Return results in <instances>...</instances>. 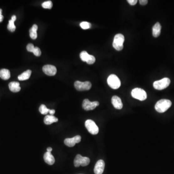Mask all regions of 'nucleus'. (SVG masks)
Segmentation results:
<instances>
[{"mask_svg":"<svg viewBox=\"0 0 174 174\" xmlns=\"http://www.w3.org/2000/svg\"><path fill=\"white\" fill-rule=\"evenodd\" d=\"M58 121V119L55 117L53 115H47L45 116L44 118L45 124L46 125L51 124L54 123H56Z\"/></svg>","mask_w":174,"mask_h":174,"instance_id":"obj_16","label":"nucleus"},{"mask_svg":"<svg viewBox=\"0 0 174 174\" xmlns=\"http://www.w3.org/2000/svg\"><path fill=\"white\" fill-rule=\"evenodd\" d=\"M52 150V149L51 147H49V148H47V152H51Z\"/></svg>","mask_w":174,"mask_h":174,"instance_id":"obj_33","label":"nucleus"},{"mask_svg":"<svg viewBox=\"0 0 174 174\" xmlns=\"http://www.w3.org/2000/svg\"><path fill=\"white\" fill-rule=\"evenodd\" d=\"M3 16L2 15H0V22H1L3 20Z\"/></svg>","mask_w":174,"mask_h":174,"instance_id":"obj_34","label":"nucleus"},{"mask_svg":"<svg viewBox=\"0 0 174 174\" xmlns=\"http://www.w3.org/2000/svg\"><path fill=\"white\" fill-rule=\"evenodd\" d=\"M20 84L18 82H11L9 84V88L12 92H18L21 90Z\"/></svg>","mask_w":174,"mask_h":174,"instance_id":"obj_15","label":"nucleus"},{"mask_svg":"<svg viewBox=\"0 0 174 174\" xmlns=\"http://www.w3.org/2000/svg\"><path fill=\"white\" fill-rule=\"evenodd\" d=\"M105 163L102 160L97 161L94 167V172L95 174H102L104 171Z\"/></svg>","mask_w":174,"mask_h":174,"instance_id":"obj_12","label":"nucleus"},{"mask_svg":"<svg viewBox=\"0 0 174 174\" xmlns=\"http://www.w3.org/2000/svg\"><path fill=\"white\" fill-rule=\"evenodd\" d=\"M44 159L46 164L50 166L53 165L55 161L54 156L52 155L51 152H45L44 155Z\"/></svg>","mask_w":174,"mask_h":174,"instance_id":"obj_14","label":"nucleus"},{"mask_svg":"<svg viewBox=\"0 0 174 174\" xmlns=\"http://www.w3.org/2000/svg\"><path fill=\"white\" fill-rule=\"evenodd\" d=\"M170 82H171V81L169 78L165 77L161 80L155 81L153 83V87L156 90H164L169 86Z\"/></svg>","mask_w":174,"mask_h":174,"instance_id":"obj_4","label":"nucleus"},{"mask_svg":"<svg viewBox=\"0 0 174 174\" xmlns=\"http://www.w3.org/2000/svg\"><path fill=\"white\" fill-rule=\"evenodd\" d=\"M172 105L171 101L167 99H161L156 103L155 109L159 113H164L167 111Z\"/></svg>","mask_w":174,"mask_h":174,"instance_id":"obj_1","label":"nucleus"},{"mask_svg":"<svg viewBox=\"0 0 174 174\" xmlns=\"http://www.w3.org/2000/svg\"><path fill=\"white\" fill-rule=\"evenodd\" d=\"M108 83L110 88L114 90L119 89L121 85L120 79L115 75H110L108 78Z\"/></svg>","mask_w":174,"mask_h":174,"instance_id":"obj_5","label":"nucleus"},{"mask_svg":"<svg viewBox=\"0 0 174 174\" xmlns=\"http://www.w3.org/2000/svg\"><path fill=\"white\" fill-rule=\"evenodd\" d=\"M2 10L0 9V15H2Z\"/></svg>","mask_w":174,"mask_h":174,"instance_id":"obj_35","label":"nucleus"},{"mask_svg":"<svg viewBox=\"0 0 174 174\" xmlns=\"http://www.w3.org/2000/svg\"><path fill=\"white\" fill-rule=\"evenodd\" d=\"M128 3L131 5H134L137 3V0H128Z\"/></svg>","mask_w":174,"mask_h":174,"instance_id":"obj_29","label":"nucleus"},{"mask_svg":"<svg viewBox=\"0 0 174 174\" xmlns=\"http://www.w3.org/2000/svg\"><path fill=\"white\" fill-rule=\"evenodd\" d=\"M55 113V110L54 109H50V111H49V113H50V115H53Z\"/></svg>","mask_w":174,"mask_h":174,"instance_id":"obj_31","label":"nucleus"},{"mask_svg":"<svg viewBox=\"0 0 174 174\" xmlns=\"http://www.w3.org/2000/svg\"><path fill=\"white\" fill-rule=\"evenodd\" d=\"M74 86L75 88L77 91H88L90 90L92 87V83L89 81L81 82V81H76L74 83Z\"/></svg>","mask_w":174,"mask_h":174,"instance_id":"obj_8","label":"nucleus"},{"mask_svg":"<svg viewBox=\"0 0 174 174\" xmlns=\"http://www.w3.org/2000/svg\"><path fill=\"white\" fill-rule=\"evenodd\" d=\"M16 27L14 24V21L11 19L9 21L8 24V29L9 31L11 32H14L16 30Z\"/></svg>","mask_w":174,"mask_h":174,"instance_id":"obj_23","label":"nucleus"},{"mask_svg":"<svg viewBox=\"0 0 174 174\" xmlns=\"http://www.w3.org/2000/svg\"><path fill=\"white\" fill-rule=\"evenodd\" d=\"M124 36L122 34H119L115 35L113 43V46L115 50L118 51L121 50L124 48Z\"/></svg>","mask_w":174,"mask_h":174,"instance_id":"obj_2","label":"nucleus"},{"mask_svg":"<svg viewBox=\"0 0 174 174\" xmlns=\"http://www.w3.org/2000/svg\"><path fill=\"white\" fill-rule=\"evenodd\" d=\"M112 103L114 108L117 109H121L123 107V104L121 99L117 96H113L112 97Z\"/></svg>","mask_w":174,"mask_h":174,"instance_id":"obj_13","label":"nucleus"},{"mask_svg":"<svg viewBox=\"0 0 174 174\" xmlns=\"http://www.w3.org/2000/svg\"><path fill=\"white\" fill-rule=\"evenodd\" d=\"M31 74H32V71L30 70H28L27 71H25L21 75H19L18 76V80L20 81H23V80H26L28 79L31 76Z\"/></svg>","mask_w":174,"mask_h":174,"instance_id":"obj_19","label":"nucleus"},{"mask_svg":"<svg viewBox=\"0 0 174 174\" xmlns=\"http://www.w3.org/2000/svg\"><path fill=\"white\" fill-rule=\"evenodd\" d=\"M10 72L7 69H2L0 71V77L3 80H8L10 77Z\"/></svg>","mask_w":174,"mask_h":174,"instance_id":"obj_18","label":"nucleus"},{"mask_svg":"<svg viewBox=\"0 0 174 174\" xmlns=\"http://www.w3.org/2000/svg\"><path fill=\"white\" fill-rule=\"evenodd\" d=\"M86 129L88 132L93 135L98 134L99 133V128L95 124L94 121L92 119H88L85 123Z\"/></svg>","mask_w":174,"mask_h":174,"instance_id":"obj_7","label":"nucleus"},{"mask_svg":"<svg viewBox=\"0 0 174 174\" xmlns=\"http://www.w3.org/2000/svg\"><path fill=\"white\" fill-rule=\"evenodd\" d=\"M52 5H53V4L50 1L45 2L42 4L43 8L45 9H51L52 8Z\"/></svg>","mask_w":174,"mask_h":174,"instance_id":"obj_25","label":"nucleus"},{"mask_svg":"<svg viewBox=\"0 0 174 174\" xmlns=\"http://www.w3.org/2000/svg\"><path fill=\"white\" fill-rule=\"evenodd\" d=\"M99 105V103L97 101L91 102L89 99H86L83 101L82 108L85 110L89 111L94 109Z\"/></svg>","mask_w":174,"mask_h":174,"instance_id":"obj_9","label":"nucleus"},{"mask_svg":"<svg viewBox=\"0 0 174 174\" xmlns=\"http://www.w3.org/2000/svg\"><path fill=\"white\" fill-rule=\"evenodd\" d=\"M16 19H17V17H16V16H15V15H13V16L12 17L11 20H12V21H14V22H15V21L16 20Z\"/></svg>","mask_w":174,"mask_h":174,"instance_id":"obj_32","label":"nucleus"},{"mask_svg":"<svg viewBox=\"0 0 174 174\" xmlns=\"http://www.w3.org/2000/svg\"><path fill=\"white\" fill-rule=\"evenodd\" d=\"M43 71L45 74L49 76H53L57 73V69L56 67L52 65H45L43 67Z\"/></svg>","mask_w":174,"mask_h":174,"instance_id":"obj_11","label":"nucleus"},{"mask_svg":"<svg viewBox=\"0 0 174 174\" xmlns=\"http://www.w3.org/2000/svg\"><path fill=\"white\" fill-rule=\"evenodd\" d=\"M95 58L94 56H92V55H90V57H89V59L87 61V63L89 64V65H92V64H93V63L95 62Z\"/></svg>","mask_w":174,"mask_h":174,"instance_id":"obj_27","label":"nucleus"},{"mask_svg":"<svg viewBox=\"0 0 174 174\" xmlns=\"http://www.w3.org/2000/svg\"><path fill=\"white\" fill-rule=\"evenodd\" d=\"M161 31V25L160 23L159 22H157L152 28L153 36L155 37H158L160 35Z\"/></svg>","mask_w":174,"mask_h":174,"instance_id":"obj_17","label":"nucleus"},{"mask_svg":"<svg viewBox=\"0 0 174 174\" xmlns=\"http://www.w3.org/2000/svg\"><path fill=\"white\" fill-rule=\"evenodd\" d=\"M34 49V46L33 44H29L27 46V50L30 52H33Z\"/></svg>","mask_w":174,"mask_h":174,"instance_id":"obj_28","label":"nucleus"},{"mask_svg":"<svg viewBox=\"0 0 174 174\" xmlns=\"http://www.w3.org/2000/svg\"><path fill=\"white\" fill-rule=\"evenodd\" d=\"M80 26L81 28L83 29L84 30H86V29H90L92 26L91 23L86 22V21H83V22H81L80 24Z\"/></svg>","mask_w":174,"mask_h":174,"instance_id":"obj_24","label":"nucleus"},{"mask_svg":"<svg viewBox=\"0 0 174 174\" xmlns=\"http://www.w3.org/2000/svg\"><path fill=\"white\" fill-rule=\"evenodd\" d=\"M90 54H88L85 51L81 52L80 54V59L83 61L87 62L89 59Z\"/></svg>","mask_w":174,"mask_h":174,"instance_id":"obj_22","label":"nucleus"},{"mask_svg":"<svg viewBox=\"0 0 174 174\" xmlns=\"http://www.w3.org/2000/svg\"><path fill=\"white\" fill-rule=\"evenodd\" d=\"M39 112L42 115H47L49 113L50 109L46 108L45 104H41L39 108Z\"/></svg>","mask_w":174,"mask_h":174,"instance_id":"obj_21","label":"nucleus"},{"mask_svg":"<svg viewBox=\"0 0 174 174\" xmlns=\"http://www.w3.org/2000/svg\"><path fill=\"white\" fill-rule=\"evenodd\" d=\"M148 0H140L139 1V3L141 5H145L148 3Z\"/></svg>","mask_w":174,"mask_h":174,"instance_id":"obj_30","label":"nucleus"},{"mask_svg":"<svg viewBox=\"0 0 174 174\" xmlns=\"http://www.w3.org/2000/svg\"><path fill=\"white\" fill-rule=\"evenodd\" d=\"M81 137L80 135H76L71 138H66L64 141L65 145L69 147H73L75 145L81 141Z\"/></svg>","mask_w":174,"mask_h":174,"instance_id":"obj_10","label":"nucleus"},{"mask_svg":"<svg viewBox=\"0 0 174 174\" xmlns=\"http://www.w3.org/2000/svg\"><path fill=\"white\" fill-rule=\"evenodd\" d=\"M90 162V159L87 157H83L80 154H77L74 160V165L76 167H78L80 166H88Z\"/></svg>","mask_w":174,"mask_h":174,"instance_id":"obj_6","label":"nucleus"},{"mask_svg":"<svg viewBox=\"0 0 174 174\" xmlns=\"http://www.w3.org/2000/svg\"><path fill=\"white\" fill-rule=\"evenodd\" d=\"M33 53H34V55H35L37 57H39L40 55H41V50H40L39 48L37 47V46H35L34 47V50H33Z\"/></svg>","mask_w":174,"mask_h":174,"instance_id":"obj_26","label":"nucleus"},{"mask_svg":"<svg viewBox=\"0 0 174 174\" xmlns=\"http://www.w3.org/2000/svg\"><path fill=\"white\" fill-rule=\"evenodd\" d=\"M38 30V26L37 25H33L32 27L30 29V36L33 39H36L37 37V31Z\"/></svg>","mask_w":174,"mask_h":174,"instance_id":"obj_20","label":"nucleus"},{"mask_svg":"<svg viewBox=\"0 0 174 174\" xmlns=\"http://www.w3.org/2000/svg\"><path fill=\"white\" fill-rule=\"evenodd\" d=\"M131 95L133 98L140 101L145 100L147 98V93L141 88H136L133 89L131 92Z\"/></svg>","mask_w":174,"mask_h":174,"instance_id":"obj_3","label":"nucleus"}]
</instances>
